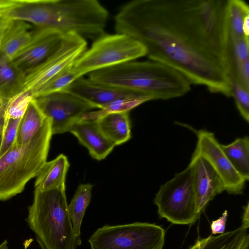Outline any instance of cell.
Listing matches in <instances>:
<instances>
[{
	"mask_svg": "<svg viewBox=\"0 0 249 249\" xmlns=\"http://www.w3.org/2000/svg\"><path fill=\"white\" fill-rule=\"evenodd\" d=\"M249 18V7L242 0H228L227 19L229 34L237 38L249 39L243 32V25Z\"/></svg>",
	"mask_w": 249,
	"mask_h": 249,
	"instance_id": "24",
	"label": "cell"
},
{
	"mask_svg": "<svg viewBox=\"0 0 249 249\" xmlns=\"http://www.w3.org/2000/svg\"><path fill=\"white\" fill-rule=\"evenodd\" d=\"M231 96L235 100L241 115L248 123L249 122V90L246 89L233 77L230 76Z\"/></svg>",
	"mask_w": 249,
	"mask_h": 249,
	"instance_id": "27",
	"label": "cell"
},
{
	"mask_svg": "<svg viewBox=\"0 0 249 249\" xmlns=\"http://www.w3.org/2000/svg\"><path fill=\"white\" fill-rule=\"evenodd\" d=\"M47 119L32 99L19 125L16 143L24 144L29 142L43 125Z\"/></svg>",
	"mask_w": 249,
	"mask_h": 249,
	"instance_id": "22",
	"label": "cell"
},
{
	"mask_svg": "<svg viewBox=\"0 0 249 249\" xmlns=\"http://www.w3.org/2000/svg\"><path fill=\"white\" fill-rule=\"evenodd\" d=\"M88 78L97 84L146 96L151 100L183 96L190 91L192 85L176 70L151 60L129 61L93 71Z\"/></svg>",
	"mask_w": 249,
	"mask_h": 249,
	"instance_id": "3",
	"label": "cell"
},
{
	"mask_svg": "<svg viewBox=\"0 0 249 249\" xmlns=\"http://www.w3.org/2000/svg\"><path fill=\"white\" fill-rule=\"evenodd\" d=\"M72 66L53 76L36 93L33 97L65 90L74 81L80 78L73 70Z\"/></svg>",
	"mask_w": 249,
	"mask_h": 249,
	"instance_id": "26",
	"label": "cell"
},
{
	"mask_svg": "<svg viewBox=\"0 0 249 249\" xmlns=\"http://www.w3.org/2000/svg\"><path fill=\"white\" fill-rule=\"evenodd\" d=\"M228 0H133L114 18L116 33L145 48L192 84L231 96L228 48Z\"/></svg>",
	"mask_w": 249,
	"mask_h": 249,
	"instance_id": "1",
	"label": "cell"
},
{
	"mask_svg": "<svg viewBox=\"0 0 249 249\" xmlns=\"http://www.w3.org/2000/svg\"><path fill=\"white\" fill-rule=\"evenodd\" d=\"M68 205L65 191L35 189L27 221L47 249H76L81 244L73 231Z\"/></svg>",
	"mask_w": 249,
	"mask_h": 249,
	"instance_id": "4",
	"label": "cell"
},
{
	"mask_svg": "<svg viewBox=\"0 0 249 249\" xmlns=\"http://www.w3.org/2000/svg\"><path fill=\"white\" fill-rule=\"evenodd\" d=\"M33 98L30 92L23 90L8 100H5L3 117L5 127L9 120L20 118L23 116Z\"/></svg>",
	"mask_w": 249,
	"mask_h": 249,
	"instance_id": "25",
	"label": "cell"
},
{
	"mask_svg": "<svg viewBox=\"0 0 249 249\" xmlns=\"http://www.w3.org/2000/svg\"><path fill=\"white\" fill-rule=\"evenodd\" d=\"M228 212L225 210L221 216L217 220L212 221L211 230L213 234H221L224 232Z\"/></svg>",
	"mask_w": 249,
	"mask_h": 249,
	"instance_id": "29",
	"label": "cell"
},
{
	"mask_svg": "<svg viewBox=\"0 0 249 249\" xmlns=\"http://www.w3.org/2000/svg\"><path fill=\"white\" fill-rule=\"evenodd\" d=\"M50 121L28 143L12 146L0 157V200L20 193L47 161L52 136Z\"/></svg>",
	"mask_w": 249,
	"mask_h": 249,
	"instance_id": "5",
	"label": "cell"
},
{
	"mask_svg": "<svg viewBox=\"0 0 249 249\" xmlns=\"http://www.w3.org/2000/svg\"><path fill=\"white\" fill-rule=\"evenodd\" d=\"M154 202L158 207L159 216L173 224L186 225L196 220L199 213L196 208L190 164L160 186Z\"/></svg>",
	"mask_w": 249,
	"mask_h": 249,
	"instance_id": "7",
	"label": "cell"
},
{
	"mask_svg": "<svg viewBox=\"0 0 249 249\" xmlns=\"http://www.w3.org/2000/svg\"><path fill=\"white\" fill-rule=\"evenodd\" d=\"M249 234L241 226L217 236L198 239L189 249H248Z\"/></svg>",
	"mask_w": 249,
	"mask_h": 249,
	"instance_id": "19",
	"label": "cell"
},
{
	"mask_svg": "<svg viewBox=\"0 0 249 249\" xmlns=\"http://www.w3.org/2000/svg\"><path fill=\"white\" fill-rule=\"evenodd\" d=\"M64 90L82 98L100 109L121 100H151L145 95L97 84L83 76L76 79Z\"/></svg>",
	"mask_w": 249,
	"mask_h": 249,
	"instance_id": "13",
	"label": "cell"
},
{
	"mask_svg": "<svg viewBox=\"0 0 249 249\" xmlns=\"http://www.w3.org/2000/svg\"><path fill=\"white\" fill-rule=\"evenodd\" d=\"M165 231L160 226L145 222L98 229L88 241L91 249H162Z\"/></svg>",
	"mask_w": 249,
	"mask_h": 249,
	"instance_id": "8",
	"label": "cell"
},
{
	"mask_svg": "<svg viewBox=\"0 0 249 249\" xmlns=\"http://www.w3.org/2000/svg\"><path fill=\"white\" fill-rule=\"evenodd\" d=\"M146 55L145 47L125 34H103L77 59L72 69L79 77Z\"/></svg>",
	"mask_w": 249,
	"mask_h": 249,
	"instance_id": "6",
	"label": "cell"
},
{
	"mask_svg": "<svg viewBox=\"0 0 249 249\" xmlns=\"http://www.w3.org/2000/svg\"><path fill=\"white\" fill-rule=\"evenodd\" d=\"M36 240H37V242L38 243L39 245H40L41 249H47L46 248V247L44 246V245H43V244L42 243V242L39 239H38V238H36Z\"/></svg>",
	"mask_w": 249,
	"mask_h": 249,
	"instance_id": "35",
	"label": "cell"
},
{
	"mask_svg": "<svg viewBox=\"0 0 249 249\" xmlns=\"http://www.w3.org/2000/svg\"><path fill=\"white\" fill-rule=\"evenodd\" d=\"M85 38L73 33L64 35L59 47L43 62L24 76L22 90L36 93L53 76L73 65L86 51Z\"/></svg>",
	"mask_w": 249,
	"mask_h": 249,
	"instance_id": "9",
	"label": "cell"
},
{
	"mask_svg": "<svg viewBox=\"0 0 249 249\" xmlns=\"http://www.w3.org/2000/svg\"><path fill=\"white\" fill-rule=\"evenodd\" d=\"M9 21V19L0 16V43L3 34V32Z\"/></svg>",
	"mask_w": 249,
	"mask_h": 249,
	"instance_id": "32",
	"label": "cell"
},
{
	"mask_svg": "<svg viewBox=\"0 0 249 249\" xmlns=\"http://www.w3.org/2000/svg\"><path fill=\"white\" fill-rule=\"evenodd\" d=\"M96 120L102 132L115 146L131 138L129 111L108 113Z\"/></svg>",
	"mask_w": 249,
	"mask_h": 249,
	"instance_id": "18",
	"label": "cell"
},
{
	"mask_svg": "<svg viewBox=\"0 0 249 249\" xmlns=\"http://www.w3.org/2000/svg\"><path fill=\"white\" fill-rule=\"evenodd\" d=\"M92 187L90 183L80 184L68 205L73 231L78 237H80L81 224L91 200Z\"/></svg>",
	"mask_w": 249,
	"mask_h": 249,
	"instance_id": "23",
	"label": "cell"
},
{
	"mask_svg": "<svg viewBox=\"0 0 249 249\" xmlns=\"http://www.w3.org/2000/svg\"><path fill=\"white\" fill-rule=\"evenodd\" d=\"M2 99L0 98V101H1Z\"/></svg>",
	"mask_w": 249,
	"mask_h": 249,
	"instance_id": "36",
	"label": "cell"
},
{
	"mask_svg": "<svg viewBox=\"0 0 249 249\" xmlns=\"http://www.w3.org/2000/svg\"><path fill=\"white\" fill-rule=\"evenodd\" d=\"M5 101H0V149L1 145L3 134L5 128V124L3 117V107Z\"/></svg>",
	"mask_w": 249,
	"mask_h": 249,
	"instance_id": "30",
	"label": "cell"
},
{
	"mask_svg": "<svg viewBox=\"0 0 249 249\" xmlns=\"http://www.w3.org/2000/svg\"><path fill=\"white\" fill-rule=\"evenodd\" d=\"M7 242L5 240L1 244H0V249H8Z\"/></svg>",
	"mask_w": 249,
	"mask_h": 249,
	"instance_id": "34",
	"label": "cell"
},
{
	"mask_svg": "<svg viewBox=\"0 0 249 249\" xmlns=\"http://www.w3.org/2000/svg\"><path fill=\"white\" fill-rule=\"evenodd\" d=\"M220 146L237 172L246 180L249 179V138H237L231 143Z\"/></svg>",
	"mask_w": 249,
	"mask_h": 249,
	"instance_id": "21",
	"label": "cell"
},
{
	"mask_svg": "<svg viewBox=\"0 0 249 249\" xmlns=\"http://www.w3.org/2000/svg\"><path fill=\"white\" fill-rule=\"evenodd\" d=\"M244 213L242 217V223L241 227L247 229L249 227V203L248 202L247 205L244 207Z\"/></svg>",
	"mask_w": 249,
	"mask_h": 249,
	"instance_id": "31",
	"label": "cell"
},
{
	"mask_svg": "<svg viewBox=\"0 0 249 249\" xmlns=\"http://www.w3.org/2000/svg\"><path fill=\"white\" fill-rule=\"evenodd\" d=\"M24 75L0 52V98L7 100L22 90Z\"/></svg>",
	"mask_w": 249,
	"mask_h": 249,
	"instance_id": "20",
	"label": "cell"
},
{
	"mask_svg": "<svg viewBox=\"0 0 249 249\" xmlns=\"http://www.w3.org/2000/svg\"><path fill=\"white\" fill-rule=\"evenodd\" d=\"M1 16L94 40L105 33L109 13L97 0H16Z\"/></svg>",
	"mask_w": 249,
	"mask_h": 249,
	"instance_id": "2",
	"label": "cell"
},
{
	"mask_svg": "<svg viewBox=\"0 0 249 249\" xmlns=\"http://www.w3.org/2000/svg\"><path fill=\"white\" fill-rule=\"evenodd\" d=\"M16 0H0V16L2 10L13 5Z\"/></svg>",
	"mask_w": 249,
	"mask_h": 249,
	"instance_id": "33",
	"label": "cell"
},
{
	"mask_svg": "<svg viewBox=\"0 0 249 249\" xmlns=\"http://www.w3.org/2000/svg\"><path fill=\"white\" fill-rule=\"evenodd\" d=\"M70 167L67 157L61 154L46 161L36 176L35 188L40 191L53 189L66 190V178Z\"/></svg>",
	"mask_w": 249,
	"mask_h": 249,
	"instance_id": "16",
	"label": "cell"
},
{
	"mask_svg": "<svg viewBox=\"0 0 249 249\" xmlns=\"http://www.w3.org/2000/svg\"><path fill=\"white\" fill-rule=\"evenodd\" d=\"M69 132L88 149L91 157L98 160L106 158L115 146L102 132L96 120L82 118L72 125Z\"/></svg>",
	"mask_w": 249,
	"mask_h": 249,
	"instance_id": "15",
	"label": "cell"
},
{
	"mask_svg": "<svg viewBox=\"0 0 249 249\" xmlns=\"http://www.w3.org/2000/svg\"><path fill=\"white\" fill-rule=\"evenodd\" d=\"M35 26L9 19L0 43V52L12 59L31 40Z\"/></svg>",
	"mask_w": 249,
	"mask_h": 249,
	"instance_id": "17",
	"label": "cell"
},
{
	"mask_svg": "<svg viewBox=\"0 0 249 249\" xmlns=\"http://www.w3.org/2000/svg\"><path fill=\"white\" fill-rule=\"evenodd\" d=\"M63 36L53 29L35 26L31 40L11 59L12 62L25 76L54 52Z\"/></svg>",
	"mask_w": 249,
	"mask_h": 249,
	"instance_id": "12",
	"label": "cell"
},
{
	"mask_svg": "<svg viewBox=\"0 0 249 249\" xmlns=\"http://www.w3.org/2000/svg\"><path fill=\"white\" fill-rule=\"evenodd\" d=\"M22 118L9 120L3 134L0 157L6 153L16 142L19 125Z\"/></svg>",
	"mask_w": 249,
	"mask_h": 249,
	"instance_id": "28",
	"label": "cell"
},
{
	"mask_svg": "<svg viewBox=\"0 0 249 249\" xmlns=\"http://www.w3.org/2000/svg\"><path fill=\"white\" fill-rule=\"evenodd\" d=\"M43 114L51 122L53 135L69 130L86 113L97 107L82 98L66 90L33 97Z\"/></svg>",
	"mask_w": 249,
	"mask_h": 249,
	"instance_id": "10",
	"label": "cell"
},
{
	"mask_svg": "<svg viewBox=\"0 0 249 249\" xmlns=\"http://www.w3.org/2000/svg\"><path fill=\"white\" fill-rule=\"evenodd\" d=\"M197 141L195 152L206 159L221 179L225 191L238 195L243 193L246 180L237 172L221 148L214 134L206 130L196 132Z\"/></svg>",
	"mask_w": 249,
	"mask_h": 249,
	"instance_id": "11",
	"label": "cell"
},
{
	"mask_svg": "<svg viewBox=\"0 0 249 249\" xmlns=\"http://www.w3.org/2000/svg\"><path fill=\"white\" fill-rule=\"evenodd\" d=\"M189 164L192 168L197 211L200 213L215 196L225 191L224 186L213 167L199 154L194 152Z\"/></svg>",
	"mask_w": 249,
	"mask_h": 249,
	"instance_id": "14",
	"label": "cell"
}]
</instances>
